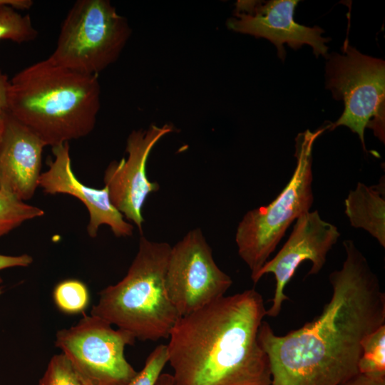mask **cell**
Listing matches in <instances>:
<instances>
[{
	"label": "cell",
	"mask_w": 385,
	"mask_h": 385,
	"mask_svg": "<svg viewBox=\"0 0 385 385\" xmlns=\"http://www.w3.org/2000/svg\"><path fill=\"white\" fill-rule=\"evenodd\" d=\"M346 258L332 272V294L312 322L277 335L263 321L259 342L266 353L270 385H340L359 373L361 342L385 324V294L366 257L349 240Z\"/></svg>",
	"instance_id": "cell-1"
},
{
	"label": "cell",
	"mask_w": 385,
	"mask_h": 385,
	"mask_svg": "<svg viewBox=\"0 0 385 385\" xmlns=\"http://www.w3.org/2000/svg\"><path fill=\"white\" fill-rule=\"evenodd\" d=\"M266 309L255 289L223 296L180 317L167 345L175 385H270L258 340Z\"/></svg>",
	"instance_id": "cell-2"
},
{
	"label": "cell",
	"mask_w": 385,
	"mask_h": 385,
	"mask_svg": "<svg viewBox=\"0 0 385 385\" xmlns=\"http://www.w3.org/2000/svg\"><path fill=\"white\" fill-rule=\"evenodd\" d=\"M101 107L97 75L78 73L48 58L9 80L8 111L46 145L68 143L90 134Z\"/></svg>",
	"instance_id": "cell-3"
},
{
	"label": "cell",
	"mask_w": 385,
	"mask_h": 385,
	"mask_svg": "<svg viewBox=\"0 0 385 385\" xmlns=\"http://www.w3.org/2000/svg\"><path fill=\"white\" fill-rule=\"evenodd\" d=\"M171 246L143 235L126 275L99 293L91 315L130 332L141 341L168 339L180 317L165 286Z\"/></svg>",
	"instance_id": "cell-4"
},
{
	"label": "cell",
	"mask_w": 385,
	"mask_h": 385,
	"mask_svg": "<svg viewBox=\"0 0 385 385\" xmlns=\"http://www.w3.org/2000/svg\"><path fill=\"white\" fill-rule=\"evenodd\" d=\"M329 125L296 138L297 164L280 193L266 206L249 210L238 224L235 242L238 254L254 277L267 261L290 224L309 211L314 201L312 152L315 140Z\"/></svg>",
	"instance_id": "cell-5"
},
{
	"label": "cell",
	"mask_w": 385,
	"mask_h": 385,
	"mask_svg": "<svg viewBox=\"0 0 385 385\" xmlns=\"http://www.w3.org/2000/svg\"><path fill=\"white\" fill-rule=\"evenodd\" d=\"M131 34L108 0H78L68 11L48 58L63 68L97 75L119 57Z\"/></svg>",
	"instance_id": "cell-6"
},
{
	"label": "cell",
	"mask_w": 385,
	"mask_h": 385,
	"mask_svg": "<svg viewBox=\"0 0 385 385\" xmlns=\"http://www.w3.org/2000/svg\"><path fill=\"white\" fill-rule=\"evenodd\" d=\"M341 51L327 58L326 87L336 100L344 101V110L329 128L348 127L358 135L366 151V127L384 143L385 63L360 53L348 38Z\"/></svg>",
	"instance_id": "cell-7"
},
{
	"label": "cell",
	"mask_w": 385,
	"mask_h": 385,
	"mask_svg": "<svg viewBox=\"0 0 385 385\" xmlns=\"http://www.w3.org/2000/svg\"><path fill=\"white\" fill-rule=\"evenodd\" d=\"M135 338L97 317L86 315L56 334L55 346L86 385H128L137 375L124 351Z\"/></svg>",
	"instance_id": "cell-8"
},
{
	"label": "cell",
	"mask_w": 385,
	"mask_h": 385,
	"mask_svg": "<svg viewBox=\"0 0 385 385\" xmlns=\"http://www.w3.org/2000/svg\"><path fill=\"white\" fill-rule=\"evenodd\" d=\"M232 284L231 277L215 263L200 228L189 231L171 247L165 286L180 317L225 296Z\"/></svg>",
	"instance_id": "cell-9"
},
{
	"label": "cell",
	"mask_w": 385,
	"mask_h": 385,
	"mask_svg": "<svg viewBox=\"0 0 385 385\" xmlns=\"http://www.w3.org/2000/svg\"><path fill=\"white\" fill-rule=\"evenodd\" d=\"M339 236L338 228L322 220L317 210L305 212L296 220L285 244L251 278L256 284L265 274L272 273L274 276L276 286L272 304L266 311V315L274 317L279 314L283 302L288 299L284 289L303 262H312L309 275L321 271L327 253Z\"/></svg>",
	"instance_id": "cell-10"
},
{
	"label": "cell",
	"mask_w": 385,
	"mask_h": 385,
	"mask_svg": "<svg viewBox=\"0 0 385 385\" xmlns=\"http://www.w3.org/2000/svg\"><path fill=\"white\" fill-rule=\"evenodd\" d=\"M174 130L168 123L133 130L127 139L128 158L111 162L105 170L103 180L111 202L126 220L135 223L141 235L143 205L148 195L160 188L157 182L148 178L147 160L157 142Z\"/></svg>",
	"instance_id": "cell-11"
},
{
	"label": "cell",
	"mask_w": 385,
	"mask_h": 385,
	"mask_svg": "<svg viewBox=\"0 0 385 385\" xmlns=\"http://www.w3.org/2000/svg\"><path fill=\"white\" fill-rule=\"evenodd\" d=\"M296 0H272L260 1H237L235 16L227 21V27L236 32L250 34L270 40L277 48L282 61L286 56L283 44L294 49L304 44L313 48L314 54L327 58L329 38H324V30L319 26L308 27L297 23L294 11Z\"/></svg>",
	"instance_id": "cell-12"
},
{
	"label": "cell",
	"mask_w": 385,
	"mask_h": 385,
	"mask_svg": "<svg viewBox=\"0 0 385 385\" xmlns=\"http://www.w3.org/2000/svg\"><path fill=\"white\" fill-rule=\"evenodd\" d=\"M52 153L54 158L47 162L48 168L41 174L38 187L48 194H68L81 200L89 213L87 232L91 237L97 236L102 225H108L117 237L131 236L133 227L113 205L108 188H90L76 178L71 168L68 143L52 147Z\"/></svg>",
	"instance_id": "cell-13"
},
{
	"label": "cell",
	"mask_w": 385,
	"mask_h": 385,
	"mask_svg": "<svg viewBox=\"0 0 385 385\" xmlns=\"http://www.w3.org/2000/svg\"><path fill=\"white\" fill-rule=\"evenodd\" d=\"M45 143L9 111L0 128V189L25 201L38 187Z\"/></svg>",
	"instance_id": "cell-14"
},
{
	"label": "cell",
	"mask_w": 385,
	"mask_h": 385,
	"mask_svg": "<svg viewBox=\"0 0 385 385\" xmlns=\"http://www.w3.org/2000/svg\"><path fill=\"white\" fill-rule=\"evenodd\" d=\"M345 214L355 228H362L385 247V180L368 186L359 182L345 200Z\"/></svg>",
	"instance_id": "cell-15"
},
{
	"label": "cell",
	"mask_w": 385,
	"mask_h": 385,
	"mask_svg": "<svg viewBox=\"0 0 385 385\" xmlns=\"http://www.w3.org/2000/svg\"><path fill=\"white\" fill-rule=\"evenodd\" d=\"M37 35L29 15H22L11 4H0V40L23 43L34 40Z\"/></svg>",
	"instance_id": "cell-16"
},
{
	"label": "cell",
	"mask_w": 385,
	"mask_h": 385,
	"mask_svg": "<svg viewBox=\"0 0 385 385\" xmlns=\"http://www.w3.org/2000/svg\"><path fill=\"white\" fill-rule=\"evenodd\" d=\"M43 214L41 208L26 204L0 189V237L25 221L41 217Z\"/></svg>",
	"instance_id": "cell-17"
},
{
	"label": "cell",
	"mask_w": 385,
	"mask_h": 385,
	"mask_svg": "<svg viewBox=\"0 0 385 385\" xmlns=\"http://www.w3.org/2000/svg\"><path fill=\"white\" fill-rule=\"evenodd\" d=\"M361 348L359 373L385 376V324L366 336Z\"/></svg>",
	"instance_id": "cell-18"
},
{
	"label": "cell",
	"mask_w": 385,
	"mask_h": 385,
	"mask_svg": "<svg viewBox=\"0 0 385 385\" xmlns=\"http://www.w3.org/2000/svg\"><path fill=\"white\" fill-rule=\"evenodd\" d=\"M58 308L67 314L82 312L87 307L89 295L86 286L76 279H67L58 284L53 291Z\"/></svg>",
	"instance_id": "cell-19"
},
{
	"label": "cell",
	"mask_w": 385,
	"mask_h": 385,
	"mask_svg": "<svg viewBox=\"0 0 385 385\" xmlns=\"http://www.w3.org/2000/svg\"><path fill=\"white\" fill-rule=\"evenodd\" d=\"M38 385H86L62 354L50 359Z\"/></svg>",
	"instance_id": "cell-20"
},
{
	"label": "cell",
	"mask_w": 385,
	"mask_h": 385,
	"mask_svg": "<svg viewBox=\"0 0 385 385\" xmlns=\"http://www.w3.org/2000/svg\"><path fill=\"white\" fill-rule=\"evenodd\" d=\"M168 362L167 345L157 346L146 358L143 369L128 385H155L161 371Z\"/></svg>",
	"instance_id": "cell-21"
},
{
	"label": "cell",
	"mask_w": 385,
	"mask_h": 385,
	"mask_svg": "<svg viewBox=\"0 0 385 385\" xmlns=\"http://www.w3.org/2000/svg\"><path fill=\"white\" fill-rule=\"evenodd\" d=\"M32 262V257L27 254L17 256L0 255V270L15 267H28Z\"/></svg>",
	"instance_id": "cell-22"
},
{
	"label": "cell",
	"mask_w": 385,
	"mask_h": 385,
	"mask_svg": "<svg viewBox=\"0 0 385 385\" xmlns=\"http://www.w3.org/2000/svg\"><path fill=\"white\" fill-rule=\"evenodd\" d=\"M340 385H385V376L358 373Z\"/></svg>",
	"instance_id": "cell-23"
},
{
	"label": "cell",
	"mask_w": 385,
	"mask_h": 385,
	"mask_svg": "<svg viewBox=\"0 0 385 385\" xmlns=\"http://www.w3.org/2000/svg\"><path fill=\"white\" fill-rule=\"evenodd\" d=\"M9 79L0 69V128L5 115L8 112V93Z\"/></svg>",
	"instance_id": "cell-24"
},
{
	"label": "cell",
	"mask_w": 385,
	"mask_h": 385,
	"mask_svg": "<svg viewBox=\"0 0 385 385\" xmlns=\"http://www.w3.org/2000/svg\"><path fill=\"white\" fill-rule=\"evenodd\" d=\"M0 4H9L17 10H25L32 6L33 1L31 0H0Z\"/></svg>",
	"instance_id": "cell-25"
},
{
	"label": "cell",
	"mask_w": 385,
	"mask_h": 385,
	"mask_svg": "<svg viewBox=\"0 0 385 385\" xmlns=\"http://www.w3.org/2000/svg\"><path fill=\"white\" fill-rule=\"evenodd\" d=\"M155 385H175L173 375L167 373L161 374Z\"/></svg>",
	"instance_id": "cell-26"
},
{
	"label": "cell",
	"mask_w": 385,
	"mask_h": 385,
	"mask_svg": "<svg viewBox=\"0 0 385 385\" xmlns=\"http://www.w3.org/2000/svg\"><path fill=\"white\" fill-rule=\"evenodd\" d=\"M2 282L3 280L1 277H0V294L2 293V287H1Z\"/></svg>",
	"instance_id": "cell-27"
}]
</instances>
